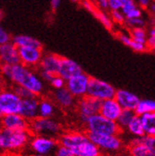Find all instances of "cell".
<instances>
[{
    "instance_id": "cell-50",
    "label": "cell",
    "mask_w": 155,
    "mask_h": 156,
    "mask_svg": "<svg viewBox=\"0 0 155 156\" xmlns=\"http://www.w3.org/2000/svg\"><path fill=\"white\" fill-rule=\"evenodd\" d=\"M72 2H78L79 0H72Z\"/></svg>"
},
{
    "instance_id": "cell-28",
    "label": "cell",
    "mask_w": 155,
    "mask_h": 156,
    "mask_svg": "<svg viewBox=\"0 0 155 156\" xmlns=\"http://www.w3.org/2000/svg\"><path fill=\"white\" fill-rule=\"evenodd\" d=\"M92 14H93L94 16L102 23L103 26L106 29L111 30H112V28H113V22L111 21V16L107 13H106L104 11H101V10H99L98 8H96V9L94 10V12H92Z\"/></svg>"
},
{
    "instance_id": "cell-44",
    "label": "cell",
    "mask_w": 155,
    "mask_h": 156,
    "mask_svg": "<svg viewBox=\"0 0 155 156\" xmlns=\"http://www.w3.org/2000/svg\"><path fill=\"white\" fill-rule=\"evenodd\" d=\"M96 4L99 10L105 11L107 9V0H96Z\"/></svg>"
},
{
    "instance_id": "cell-21",
    "label": "cell",
    "mask_w": 155,
    "mask_h": 156,
    "mask_svg": "<svg viewBox=\"0 0 155 156\" xmlns=\"http://www.w3.org/2000/svg\"><path fill=\"white\" fill-rule=\"evenodd\" d=\"M53 98L56 104L63 108H72L75 103V98L65 87L59 90H55L53 93Z\"/></svg>"
},
{
    "instance_id": "cell-20",
    "label": "cell",
    "mask_w": 155,
    "mask_h": 156,
    "mask_svg": "<svg viewBox=\"0 0 155 156\" xmlns=\"http://www.w3.org/2000/svg\"><path fill=\"white\" fill-rule=\"evenodd\" d=\"M61 56L55 53H43L40 60L39 67L42 71L49 72L52 74H56L60 63Z\"/></svg>"
},
{
    "instance_id": "cell-22",
    "label": "cell",
    "mask_w": 155,
    "mask_h": 156,
    "mask_svg": "<svg viewBox=\"0 0 155 156\" xmlns=\"http://www.w3.org/2000/svg\"><path fill=\"white\" fill-rule=\"evenodd\" d=\"M15 46L19 48V47H34V48L42 49V44L39 40L36 38L26 35V34H18L15 35L12 38L11 40Z\"/></svg>"
},
{
    "instance_id": "cell-13",
    "label": "cell",
    "mask_w": 155,
    "mask_h": 156,
    "mask_svg": "<svg viewBox=\"0 0 155 156\" xmlns=\"http://www.w3.org/2000/svg\"><path fill=\"white\" fill-rule=\"evenodd\" d=\"M100 102L101 101L88 95L79 98L78 103H77V112H78L80 120L83 123H86L89 117L99 112Z\"/></svg>"
},
{
    "instance_id": "cell-8",
    "label": "cell",
    "mask_w": 155,
    "mask_h": 156,
    "mask_svg": "<svg viewBox=\"0 0 155 156\" xmlns=\"http://www.w3.org/2000/svg\"><path fill=\"white\" fill-rule=\"evenodd\" d=\"M89 138L93 142L100 151L115 152L121 149L122 140L118 135L114 134H93L88 133Z\"/></svg>"
},
{
    "instance_id": "cell-1",
    "label": "cell",
    "mask_w": 155,
    "mask_h": 156,
    "mask_svg": "<svg viewBox=\"0 0 155 156\" xmlns=\"http://www.w3.org/2000/svg\"><path fill=\"white\" fill-rule=\"evenodd\" d=\"M0 74L13 85L27 89L35 96H39L44 90V82L40 76L21 63L14 65L0 64Z\"/></svg>"
},
{
    "instance_id": "cell-3",
    "label": "cell",
    "mask_w": 155,
    "mask_h": 156,
    "mask_svg": "<svg viewBox=\"0 0 155 156\" xmlns=\"http://www.w3.org/2000/svg\"><path fill=\"white\" fill-rule=\"evenodd\" d=\"M85 124L89 133L118 135L121 131V129L115 121L107 119L99 113L89 117Z\"/></svg>"
},
{
    "instance_id": "cell-12",
    "label": "cell",
    "mask_w": 155,
    "mask_h": 156,
    "mask_svg": "<svg viewBox=\"0 0 155 156\" xmlns=\"http://www.w3.org/2000/svg\"><path fill=\"white\" fill-rule=\"evenodd\" d=\"M17 49L19 62L21 64L30 69L37 68L39 66L43 55L42 49L34 48V47H19Z\"/></svg>"
},
{
    "instance_id": "cell-17",
    "label": "cell",
    "mask_w": 155,
    "mask_h": 156,
    "mask_svg": "<svg viewBox=\"0 0 155 156\" xmlns=\"http://www.w3.org/2000/svg\"><path fill=\"white\" fill-rule=\"evenodd\" d=\"M123 108L120 107L118 102L113 98H110L107 100H103L100 102L99 114L104 116L105 118L112 121H116Z\"/></svg>"
},
{
    "instance_id": "cell-24",
    "label": "cell",
    "mask_w": 155,
    "mask_h": 156,
    "mask_svg": "<svg viewBox=\"0 0 155 156\" xmlns=\"http://www.w3.org/2000/svg\"><path fill=\"white\" fill-rule=\"evenodd\" d=\"M155 111V102L151 99H143L139 100L137 106L134 108V113L138 116H140L145 113L154 112Z\"/></svg>"
},
{
    "instance_id": "cell-40",
    "label": "cell",
    "mask_w": 155,
    "mask_h": 156,
    "mask_svg": "<svg viewBox=\"0 0 155 156\" xmlns=\"http://www.w3.org/2000/svg\"><path fill=\"white\" fill-rule=\"evenodd\" d=\"M81 4L85 9H86L87 11H89L90 13L93 12L94 10L96 9V8L94 7V5L92 4V2L90 1V0H81Z\"/></svg>"
},
{
    "instance_id": "cell-9",
    "label": "cell",
    "mask_w": 155,
    "mask_h": 156,
    "mask_svg": "<svg viewBox=\"0 0 155 156\" xmlns=\"http://www.w3.org/2000/svg\"><path fill=\"white\" fill-rule=\"evenodd\" d=\"M30 146L36 154L48 156L55 151L58 146V141L53 137L45 135H33L30 139Z\"/></svg>"
},
{
    "instance_id": "cell-47",
    "label": "cell",
    "mask_w": 155,
    "mask_h": 156,
    "mask_svg": "<svg viewBox=\"0 0 155 156\" xmlns=\"http://www.w3.org/2000/svg\"><path fill=\"white\" fill-rule=\"evenodd\" d=\"M150 11H151V12H154V11H155V9H154V8H155V5H154V2L152 3L151 2V4L150 5Z\"/></svg>"
},
{
    "instance_id": "cell-14",
    "label": "cell",
    "mask_w": 155,
    "mask_h": 156,
    "mask_svg": "<svg viewBox=\"0 0 155 156\" xmlns=\"http://www.w3.org/2000/svg\"><path fill=\"white\" fill-rule=\"evenodd\" d=\"M82 72H83V69L77 62H75L74 60L71 58L61 56L58 71L56 74L61 76L63 79L68 80L71 77L78 74Z\"/></svg>"
},
{
    "instance_id": "cell-18",
    "label": "cell",
    "mask_w": 155,
    "mask_h": 156,
    "mask_svg": "<svg viewBox=\"0 0 155 156\" xmlns=\"http://www.w3.org/2000/svg\"><path fill=\"white\" fill-rule=\"evenodd\" d=\"M114 99L117 101L122 108L131 111H134L135 107L140 100L133 92L127 90H116Z\"/></svg>"
},
{
    "instance_id": "cell-29",
    "label": "cell",
    "mask_w": 155,
    "mask_h": 156,
    "mask_svg": "<svg viewBox=\"0 0 155 156\" xmlns=\"http://www.w3.org/2000/svg\"><path fill=\"white\" fill-rule=\"evenodd\" d=\"M130 37L133 41L146 44L148 37V30L145 28H134L130 30Z\"/></svg>"
},
{
    "instance_id": "cell-35",
    "label": "cell",
    "mask_w": 155,
    "mask_h": 156,
    "mask_svg": "<svg viewBox=\"0 0 155 156\" xmlns=\"http://www.w3.org/2000/svg\"><path fill=\"white\" fill-rule=\"evenodd\" d=\"M129 48L131 50H133L136 52H144V51H148V48H146V45L144 43H139L136 41L131 40L129 44Z\"/></svg>"
},
{
    "instance_id": "cell-36",
    "label": "cell",
    "mask_w": 155,
    "mask_h": 156,
    "mask_svg": "<svg viewBox=\"0 0 155 156\" xmlns=\"http://www.w3.org/2000/svg\"><path fill=\"white\" fill-rule=\"evenodd\" d=\"M11 40H12V37H11L10 34L8 33L1 25H0V45L8 43Z\"/></svg>"
},
{
    "instance_id": "cell-4",
    "label": "cell",
    "mask_w": 155,
    "mask_h": 156,
    "mask_svg": "<svg viewBox=\"0 0 155 156\" xmlns=\"http://www.w3.org/2000/svg\"><path fill=\"white\" fill-rule=\"evenodd\" d=\"M28 130L30 132V134L33 135H45L53 137L60 134L61 126L59 123L51 119V117L46 118V117L37 116L36 118L29 122Z\"/></svg>"
},
{
    "instance_id": "cell-11",
    "label": "cell",
    "mask_w": 155,
    "mask_h": 156,
    "mask_svg": "<svg viewBox=\"0 0 155 156\" xmlns=\"http://www.w3.org/2000/svg\"><path fill=\"white\" fill-rule=\"evenodd\" d=\"M90 77L84 72L76 74L66 80L65 88L72 93L74 98H82L87 95V90Z\"/></svg>"
},
{
    "instance_id": "cell-5",
    "label": "cell",
    "mask_w": 155,
    "mask_h": 156,
    "mask_svg": "<svg viewBox=\"0 0 155 156\" xmlns=\"http://www.w3.org/2000/svg\"><path fill=\"white\" fill-rule=\"evenodd\" d=\"M115 88L110 83L96 77H90L87 95L99 101L113 98L115 95Z\"/></svg>"
},
{
    "instance_id": "cell-16",
    "label": "cell",
    "mask_w": 155,
    "mask_h": 156,
    "mask_svg": "<svg viewBox=\"0 0 155 156\" xmlns=\"http://www.w3.org/2000/svg\"><path fill=\"white\" fill-rule=\"evenodd\" d=\"M20 63L18 49L12 41L0 45V64L14 65Z\"/></svg>"
},
{
    "instance_id": "cell-34",
    "label": "cell",
    "mask_w": 155,
    "mask_h": 156,
    "mask_svg": "<svg viewBox=\"0 0 155 156\" xmlns=\"http://www.w3.org/2000/svg\"><path fill=\"white\" fill-rule=\"evenodd\" d=\"M54 156H74V154L68 147L62 145H58L55 151H54Z\"/></svg>"
},
{
    "instance_id": "cell-46",
    "label": "cell",
    "mask_w": 155,
    "mask_h": 156,
    "mask_svg": "<svg viewBox=\"0 0 155 156\" xmlns=\"http://www.w3.org/2000/svg\"><path fill=\"white\" fill-rule=\"evenodd\" d=\"M148 36H155V29L154 27H151L148 32Z\"/></svg>"
},
{
    "instance_id": "cell-33",
    "label": "cell",
    "mask_w": 155,
    "mask_h": 156,
    "mask_svg": "<svg viewBox=\"0 0 155 156\" xmlns=\"http://www.w3.org/2000/svg\"><path fill=\"white\" fill-rule=\"evenodd\" d=\"M111 18L112 22H115L116 24H125L126 16L123 14L121 11H111Z\"/></svg>"
},
{
    "instance_id": "cell-7",
    "label": "cell",
    "mask_w": 155,
    "mask_h": 156,
    "mask_svg": "<svg viewBox=\"0 0 155 156\" xmlns=\"http://www.w3.org/2000/svg\"><path fill=\"white\" fill-rule=\"evenodd\" d=\"M21 99L12 89H0V113L2 115L18 113Z\"/></svg>"
},
{
    "instance_id": "cell-31",
    "label": "cell",
    "mask_w": 155,
    "mask_h": 156,
    "mask_svg": "<svg viewBox=\"0 0 155 156\" xmlns=\"http://www.w3.org/2000/svg\"><path fill=\"white\" fill-rule=\"evenodd\" d=\"M12 90L16 93V94L19 96V98L22 100V99H26V98H30V97H33V96H35L33 95L32 92L30 90H28L27 89L21 87V86H17V85H14L12 87Z\"/></svg>"
},
{
    "instance_id": "cell-37",
    "label": "cell",
    "mask_w": 155,
    "mask_h": 156,
    "mask_svg": "<svg viewBox=\"0 0 155 156\" xmlns=\"http://www.w3.org/2000/svg\"><path fill=\"white\" fill-rule=\"evenodd\" d=\"M117 38L119 39V40H120L124 45H126V46H128V47L129 46L131 40H132V39H131V37H130V34H129L123 33V32L117 34Z\"/></svg>"
},
{
    "instance_id": "cell-15",
    "label": "cell",
    "mask_w": 155,
    "mask_h": 156,
    "mask_svg": "<svg viewBox=\"0 0 155 156\" xmlns=\"http://www.w3.org/2000/svg\"><path fill=\"white\" fill-rule=\"evenodd\" d=\"M38 104H39V99L37 96L22 99L18 113L27 121H32L38 116Z\"/></svg>"
},
{
    "instance_id": "cell-49",
    "label": "cell",
    "mask_w": 155,
    "mask_h": 156,
    "mask_svg": "<svg viewBox=\"0 0 155 156\" xmlns=\"http://www.w3.org/2000/svg\"><path fill=\"white\" fill-rule=\"evenodd\" d=\"M30 156H43V155H40V154H36V153H34V154H32V155H30Z\"/></svg>"
},
{
    "instance_id": "cell-19",
    "label": "cell",
    "mask_w": 155,
    "mask_h": 156,
    "mask_svg": "<svg viewBox=\"0 0 155 156\" xmlns=\"http://www.w3.org/2000/svg\"><path fill=\"white\" fill-rule=\"evenodd\" d=\"M1 125L3 128L10 129H28L29 121L24 117H22L19 113L6 114L0 117Z\"/></svg>"
},
{
    "instance_id": "cell-23",
    "label": "cell",
    "mask_w": 155,
    "mask_h": 156,
    "mask_svg": "<svg viewBox=\"0 0 155 156\" xmlns=\"http://www.w3.org/2000/svg\"><path fill=\"white\" fill-rule=\"evenodd\" d=\"M140 120L142 123V127L144 133L146 135H152L155 134V113L149 112L140 115Z\"/></svg>"
},
{
    "instance_id": "cell-48",
    "label": "cell",
    "mask_w": 155,
    "mask_h": 156,
    "mask_svg": "<svg viewBox=\"0 0 155 156\" xmlns=\"http://www.w3.org/2000/svg\"><path fill=\"white\" fill-rule=\"evenodd\" d=\"M3 17H4V13H3V12L1 10H0V21L3 19Z\"/></svg>"
},
{
    "instance_id": "cell-27",
    "label": "cell",
    "mask_w": 155,
    "mask_h": 156,
    "mask_svg": "<svg viewBox=\"0 0 155 156\" xmlns=\"http://www.w3.org/2000/svg\"><path fill=\"white\" fill-rule=\"evenodd\" d=\"M135 115L134 112L131 110H123L121 111L119 116L116 119V123H117L118 127L122 129H126L127 126L129 125V123L130 122V120L133 118Z\"/></svg>"
},
{
    "instance_id": "cell-32",
    "label": "cell",
    "mask_w": 155,
    "mask_h": 156,
    "mask_svg": "<svg viewBox=\"0 0 155 156\" xmlns=\"http://www.w3.org/2000/svg\"><path fill=\"white\" fill-rule=\"evenodd\" d=\"M50 84L52 88H54L55 90H59L65 87L66 85V80L63 79L61 76H59L58 74H54L53 77L51 78V80L50 81Z\"/></svg>"
},
{
    "instance_id": "cell-51",
    "label": "cell",
    "mask_w": 155,
    "mask_h": 156,
    "mask_svg": "<svg viewBox=\"0 0 155 156\" xmlns=\"http://www.w3.org/2000/svg\"><path fill=\"white\" fill-rule=\"evenodd\" d=\"M1 116H2V114H1V113H0V117H1Z\"/></svg>"
},
{
    "instance_id": "cell-39",
    "label": "cell",
    "mask_w": 155,
    "mask_h": 156,
    "mask_svg": "<svg viewBox=\"0 0 155 156\" xmlns=\"http://www.w3.org/2000/svg\"><path fill=\"white\" fill-rule=\"evenodd\" d=\"M142 10L139 7H136L135 9L131 10L129 13H127L125 16L126 18H136V17H142Z\"/></svg>"
},
{
    "instance_id": "cell-45",
    "label": "cell",
    "mask_w": 155,
    "mask_h": 156,
    "mask_svg": "<svg viewBox=\"0 0 155 156\" xmlns=\"http://www.w3.org/2000/svg\"><path fill=\"white\" fill-rule=\"evenodd\" d=\"M60 4H61V0H51V7L52 11L54 12L60 7Z\"/></svg>"
},
{
    "instance_id": "cell-30",
    "label": "cell",
    "mask_w": 155,
    "mask_h": 156,
    "mask_svg": "<svg viewBox=\"0 0 155 156\" xmlns=\"http://www.w3.org/2000/svg\"><path fill=\"white\" fill-rule=\"evenodd\" d=\"M126 25L130 28H145L146 26V21L143 19V17H136V18H126L125 20Z\"/></svg>"
},
{
    "instance_id": "cell-6",
    "label": "cell",
    "mask_w": 155,
    "mask_h": 156,
    "mask_svg": "<svg viewBox=\"0 0 155 156\" xmlns=\"http://www.w3.org/2000/svg\"><path fill=\"white\" fill-rule=\"evenodd\" d=\"M130 156H155V137L143 135L135 137L129 145Z\"/></svg>"
},
{
    "instance_id": "cell-2",
    "label": "cell",
    "mask_w": 155,
    "mask_h": 156,
    "mask_svg": "<svg viewBox=\"0 0 155 156\" xmlns=\"http://www.w3.org/2000/svg\"><path fill=\"white\" fill-rule=\"evenodd\" d=\"M32 134L28 129H10L0 128V151H18L30 142Z\"/></svg>"
},
{
    "instance_id": "cell-38",
    "label": "cell",
    "mask_w": 155,
    "mask_h": 156,
    "mask_svg": "<svg viewBox=\"0 0 155 156\" xmlns=\"http://www.w3.org/2000/svg\"><path fill=\"white\" fill-rule=\"evenodd\" d=\"M121 7V0H107V9L111 11H120Z\"/></svg>"
},
{
    "instance_id": "cell-26",
    "label": "cell",
    "mask_w": 155,
    "mask_h": 156,
    "mask_svg": "<svg viewBox=\"0 0 155 156\" xmlns=\"http://www.w3.org/2000/svg\"><path fill=\"white\" fill-rule=\"evenodd\" d=\"M128 129V131L130 134H132L134 137H140L145 135L144 130H143V127H142V123L140 120V116L138 115H134V117L130 120V122L129 123V125L126 128Z\"/></svg>"
},
{
    "instance_id": "cell-25",
    "label": "cell",
    "mask_w": 155,
    "mask_h": 156,
    "mask_svg": "<svg viewBox=\"0 0 155 156\" xmlns=\"http://www.w3.org/2000/svg\"><path fill=\"white\" fill-rule=\"evenodd\" d=\"M54 105L49 99H41L39 100V104H38V116L40 117H46L49 118L51 117L54 113Z\"/></svg>"
},
{
    "instance_id": "cell-10",
    "label": "cell",
    "mask_w": 155,
    "mask_h": 156,
    "mask_svg": "<svg viewBox=\"0 0 155 156\" xmlns=\"http://www.w3.org/2000/svg\"><path fill=\"white\" fill-rule=\"evenodd\" d=\"M89 139H90L89 135L87 133H85V132L72 130V131H68L63 134H61L59 136L58 142H59V145H62L68 147L69 150H71L75 156V153L77 152V151H78Z\"/></svg>"
},
{
    "instance_id": "cell-43",
    "label": "cell",
    "mask_w": 155,
    "mask_h": 156,
    "mask_svg": "<svg viewBox=\"0 0 155 156\" xmlns=\"http://www.w3.org/2000/svg\"><path fill=\"white\" fill-rule=\"evenodd\" d=\"M152 0H138V5L139 8L142 9H149L150 5L151 4Z\"/></svg>"
},
{
    "instance_id": "cell-42",
    "label": "cell",
    "mask_w": 155,
    "mask_h": 156,
    "mask_svg": "<svg viewBox=\"0 0 155 156\" xmlns=\"http://www.w3.org/2000/svg\"><path fill=\"white\" fill-rule=\"evenodd\" d=\"M53 75L54 74H52V73H49V72H46V71H40V74H39V76H40V78L43 80V81H46V82H49L50 83V81L51 80V78L53 77Z\"/></svg>"
},
{
    "instance_id": "cell-41",
    "label": "cell",
    "mask_w": 155,
    "mask_h": 156,
    "mask_svg": "<svg viewBox=\"0 0 155 156\" xmlns=\"http://www.w3.org/2000/svg\"><path fill=\"white\" fill-rule=\"evenodd\" d=\"M146 48L148 51H152L155 48V36H148L146 37Z\"/></svg>"
}]
</instances>
